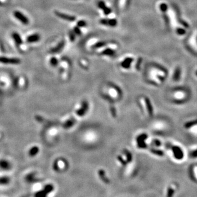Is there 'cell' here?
<instances>
[{"instance_id": "obj_1", "label": "cell", "mask_w": 197, "mask_h": 197, "mask_svg": "<svg viewBox=\"0 0 197 197\" xmlns=\"http://www.w3.org/2000/svg\"><path fill=\"white\" fill-rule=\"evenodd\" d=\"M172 151L175 159L181 160L184 158V153L181 147L178 146H174L172 147Z\"/></svg>"}, {"instance_id": "obj_2", "label": "cell", "mask_w": 197, "mask_h": 197, "mask_svg": "<svg viewBox=\"0 0 197 197\" xmlns=\"http://www.w3.org/2000/svg\"><path fill=\"white\" fill-rule=\"evenodd\" d=\"M0 63L6 64H18L20 60L17 58H9L7 57H0Z\"/></svg>"}, {"instance_id": "obj_3", "label": "cell", "mask_w": 197, "mask_h": 197, "mask_svg": "<svg viewBox=\"0 0 197 197\" xmlns=\"http://www.w3.org/2000/svg\"><path fill=\"white\" fill-rule=\"evenodd\" d=\"M14 15L16 18L17 19H18L19 21H20L22 24L25 25H27L29 23V20L27 17L21 13L19 11H15L14 12Z\"/></svg>"}, {"instance_id": "obj_4", "label": "cell", "mask_w": 197, "mask_h": 197, "mask_svg": "<svg viewBox=\"0 0 197 197\" xmlns=\"http://www.w3.org/2000/svg\"><path fill=\"white\" fill-rule=\"evenodd\" d=\"M55 14L57 16L60 18L64 19L65 20L68 21V22H74V21L76 20V17L75 16H73V15L66 14L58 11H56L55 12Z\"/></svg>"}, {"instance_id": "obj_5", "label": "cell", "mask_w": 197, "mask_h": 197, "mask_svg": "<svg viewBox=\"0 0 197 197\" xmlns=\"http://www.w3.org/2000/svg\"><path fill=\"white\" fill-rule=\"evenodd\" d=\"M100 23L103 25H108L111 27H115L118 24V22L117 19L115 18L110 19H103L100 20Z\"/></svg>"}, {"instance_id": "obj_6", "label": "cell", "mask_w": 197, "mask_h": 197, "mask_svg": "<svg viewBox=\"0 0 197 197\" xmlns=\"http://www.w3.org/2000/svg\"><path fill=\"white\" fill-rule=\"evenodd\" d=\"M134 60L133 58L131 57H128L125 59L121 63V66L124 68H128L130 67L131 64Z\"/></svg>"}, {"instance_id": "obj_7", "label": "cell", "mask_w": 197, "mask_h": 197, "mask_svg": "<svg viewBox=\"0 0 197 197\" xmlns=\"http://www.w3.org/2000/svg\"><path fill=\"white\" fill-rule=\"evenodd\" d=\"M40 40V36L37 33L28 36L27 38V42L28 43H33V42H38Z\"/></svg>"}, {"instance_id": "obj_8", "label": "cell", "mask_w": 197, "mask_h": 197, "mask_svg": "<svg viewBox=\"0 0 197 197\" xmlns=\"http://www.w3.org/2000/svg\"><path fill=\"white\" fill-rule=\"evenodd\" d=\"M65 44V43L64 41H61L55 48H54L51 50V53H57L59 52L64 47Z\"/></svg>"}, {"instance_id": "obj_9", "label": "cell", "mask_w": 197, "mask_h": 197, "mask_svg": "<svg viewBox=\"0 0 197 197\" xmlns=\"http://www.w3.org/2000/svg\"><path fill=\"white\" fill-rule=\"evenodd\" d=\"M12 37H13V40H14V41L15 43H16L17 45H22V39L19 33H18L17 32L13 33H12Z\"/></svg>"}, {"instance_id": "obj_10", "label": "cell", "mask_w": 197, "mask_h": 197, "mask_svg": "<svg viewBox=\"0 0 197 197\" xmlns=\"http://www.w3.org/2000/svg\"><path fill=\"white\" fill-rule=\"evenodd\" d=\"M115 54V51L111 48H107L105 49L101 52V54L107 56H113Z\"/></svg>"}, {"instance_id": "obj_11", "label": "cell", "mask_w": 197, "mask_h": 197, "mask_svg": "<svg viewBox=\"0 0 197 197\" xmlns=\"http://www.w3.org/2000/svg\"><path fill=\"white\" fill-rule=\"evenodd\" d=\"M197 125V119H194V120L189 121V122H186L184 124V128L186 129H190V128H192L193 126Z\"/></svg>"}, {"instance_id": "obj_12", "label": "cell", "mask_w": 197, "mask_h": 197, "mask_svg": "<svg viewBox=\"0 0 197 197\" xmlns=\"http://www.w3.org/2000/svg\"><path fill=\"white\" fill-rule=\"evenodd\" d=\"M106 45V42H103V41H100V42H97V43H96L95 44H94V45H93V48H101V47H104L105 45Z\"/></svg>"}, {"instance_id": "obj_13", "label": "cell", "mask_w": 197, "mask_h": 197, "mask_svg": "<svg viewBox=\"0 0 197 197\" xmlns=\"http://www.w3.org/2000/svg\"><path fill=\"white\" fill-rule=\"evenodd\" d=\"M87 22H86L85 21H84V20H80V21H78L77 23V26H78V27H85V26H87Z\"/></svg>"}, {"instance_id": "obj_14", "label": "cell", "mask_w": 197, "mask_h": 197, "mask_svg": "<svg viewBox=\"0 0 197 197\" xmlns=\"http://www.w3.org/2000/svg\"><path fill=\"white\" fill-rule=\"evenodd\" d=\"M50 64L53 66H56L58 64V60L55 57H53L50 59Z\"/></svg>"}, {"instance_id": "obj_15", "label": "cell", "mask_w": 197, "mask_h": 197, "mask_svg": "<svg viewBox=\"0 0 197 197\" xmlns=\"http://www.w3.org/2000/svg\"><path fill=\"white\" fill-rule=\"evenodd\" d=\"M103 13H104V14L106 15H108L109 14H110L111 13V12H112L111 9L110 8L108 7H107V6L105 8H103Z\"/></svg>"}, {"instance_id": "obj_16", "label": "cell", "mask_w": 197, "mask_h": 197, "mask_svg": "<svg viewBox=\"0 0 197 197\" xmlns=\"http://www.w3.org/2000/svg\"><path fill=\"white\" fill-rule=\"evenodd\" d=\"M73 32H75L76 35H78V36H80V35H81V30L80 29V27H78V26H77L74 27Z\"/></svg>"}, {"instance_id": "obj_17", "label": "cell", "mask_w": 197, "mask_h": 197, "mask_svg": "<svg viewBox=\"0 0 197 197\" xmlns=\"http://www.w3.org/2000/svg\"><path fill=\"white\" fill-rule=\"evenodd\" d=\"M75 35L76 34L75 33V32H73V31H71L70 32L69 38H70V40L71 42H73L75 40V38H76Z\"/></svg>"}, {"instance_id": "obj_18", "label": "cell", "mask_w": 197, "mask_h": 197, "mask_svg": "<svg viewBox=\"0 0 197 197\" xmlns=\"http://www.w3.org/2000/svg\"><path fill=\"white\" fill-rule=\"evenodd\" d=\"M98 7H99L101 9L103 10V8H105L106 7V3H105L104 1H100L98 3Z\"/></svg>"}, {"instance_id": "obj_19", "label": "cell", "mask_w": 197, "mask_h": 197, "mask_svg": "<svg viewBox=\"0 0 197 197\" xmlns=\"http://www.w3.org/2000/svg\"><path fill=\"white\" fill-rule=\"evenodd\" d=\"M174 192H175V191L174 189L171 187H170L169 188L168 191V194H167V196L168 197H172L174 194Z\"/></svg>"}, {"instance_id": "obj_20", "label": "cell", "mask_w": 197, "mask_h": 197, "mask_svg": "<svg viewBox=\"0 0 197 197\" xmlns=\"http://www.w3.org/2000/svg\"><path fill=\"white\" fill-rule=\"evenodd\" d=\"M37 152H38L37 148L33 147V148H32V149L30 151V155L31 156H34Z\"/></svg>"}, {"instance_id": "obj_21", "label": "cell", "mask_w": 197, "mask_h": 197, "mask_svg": "<svg viewBox=\"0 0 197 197\" xmlns=\"http://www.w3.org/2000/svg\"><path fill=\"white\" fill-rule=\"evenodd\" d=\"M191 156L193 158H197V149L192 153Z\"/></svg>"}, {"instance_id": "obj_22", "label": "cell", "mask_w": 197, "mask_h": 197, "mask_svg": "<svg viewBox=\"0 0 197 197\" xmlns=\"http://www.w3.org/2000/svg\"><path fill=\"white\" fill-rule=\"evenodd\" d=\"M196 75L197 76V72H196Z\"/></svg>"}]
</instances>
